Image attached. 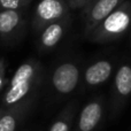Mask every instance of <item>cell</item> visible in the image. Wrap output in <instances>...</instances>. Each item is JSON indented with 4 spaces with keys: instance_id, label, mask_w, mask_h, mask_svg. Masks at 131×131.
<instances>
[{
    "instance_id": "obj_14",
    "label": "cell",
    "mask_w": 131,
    "mask_h": 131,
    "mask_svg": "<svg viewBox=\"0 0 131 131\" xmlns=\"http://www.w3.org/2000/svg\"><path fill=\"white\" fill-rule=\"evenodd\" d=\"M7 83L6 78V61L2 58H0V93L5 89V85Z\"/></svg>"
},
{
    "instance_id": "obj_13",
    "label": "cell",
    "mask_w": 131,
    "mask_h": 131,
    "mask_svg": "<svg viewBox=\"0 0 131 131\" xmlns=\"http://www.w3.org/2000/svg\"><path fill=\"white\" fill-rule=\"evenodd\" d=\"M31 0H0V10H21Z\"/></svg>"
},
{
    "instance_id": "obj_15",
    "label": "cell",
    "mask_w": 131,
    "mask_h": 131,
    "mask_svg": "<svg viewBox=\"0 0 131 131\" xmlns=\"http://www.w3.org/2000/svg\"><path fill=\"white\" fill-rule=\"evenodd\" d=\"M92 0H67L68 5H69V8L72 9H78L82 8V7L88 6Z\"/></svg>"
},
{
    "instance_id": "obj_10",
    "label": "cell",
    "mask_w": 131,
    "mask_h": 131,
    "mask_svg": "<svg viewBox=\"0 0 131 131\" xmlns=\"http://www.w3.org/2000/svg\"><path fill=\"white\" fill-rule=\"evenodd\" d=\"M69 28V20L63 18L45 27L39 32V48L41 51H52L55 48Z\"/></svg>"
},
{
    "instance_id": "obj_7",
    "label": "cell",
    "mask_w": 131,
    "mask_h": 131,
    "mask_svg": "<svg viewBox=\"0 0 131 131\" xmlns=\"http://www.w3.org/2000/svg\"><path fill=\"white\" fill-rule=\"evenodd\" d=\"M124 0H92L88 5L85 14V34L90 36L91 32L111 15Z\"/></svg>"
},
{
    "instance_id": "obj_2",
    "label": "cell",
    "mask_w": 131,
    "mask_h": 131,
    "mask_svg": "<svg viewBox=\"0 0 131 131\" xmlns=\"http://www.w3.org/2000/svg\"><path fill=\"white\" fill-rule=\"evenodd\" d=\"M131 28V1L124 0L89 36L97 44H106L121 38Z\"/></svg>"
},
{
    "instance_id": "obj_8",
    "label": "cell",
    "mask_w": 131,
    "mask_h": 131,
    "mask_svg": "<svg viewBox=\"0 0 131 131\" xmlns=\"http://www.w3.org/2000/svg\"><path fill=\"white\" fill-rule=\"evenodd\" d=\"M24 29L22 10H0V38L13 41L20 37Z\"/></svg>"
},
{
    "instance_id": "obj_5",
    "label": "cell",
    "mask_w": 131,
    "mask_h": 131,
    "mask_svg": "<svg viewBox=\"0 0 131 131\" xmlns=\"http://www.w3.org/2000/svg\"><path fill=\"white\" fill-rule=\"evenodd\" d=\"M131 97V64L122 63L115 71L111 102V115L116 117Z\"/></svg>"
},
{
    "instance_id": "obj_1",
    "label": "cell",
    "mask_w": 131,
    "mask_h": 131,
    "mask_svg": "<svg viewBox=\"0 0 131 131\" xmlns=\"http://www.w3.org/2000/svg\"><path fill=\"white\" fill-rule=\"evenodd\" d=\"M44 75L43 66L29 59L17 67L2 97V108H10L28 100H35Z\"/></svg>"
},
{
    "instance_id": "obj_12",
    "label": "cell",
    "mask_w": 131,
    "mask_h": 131,
    "mask_svg": "<svg viewBox=\"0 0 131 131\" xmlns=\"http://www.w3.org/2000/svg\"><path fill=\"white\" fill-rule=\"evenodd\" d=\"M77 111H78V104L76 101L69 102L53 121L48 131H70L74 121L76 120Z\"/></svg>"
},
{
    "instance_id": "obj_4",
    "label": "cell",
    "mask_w": 131,
    "mask_h": 131,
    "mask_svg": "<svg viewBox=\"0 0 131 131\" xmlns=\"http://www.w3.org/2000/svg\"><path fill=\"white\" fill-rule=\"evenodd\" d=\"M69 5L67 0H39L35 8L32 27L36 32H40L45 27L67 18Z\"/></svg>"
},
{
    "instance_id": "obj_3",
    "label": "cell",
    "mask_w": 131,
    "mask_h": 131,
    "mask_svg": "<svg viewBox=\"0 0 131 131\" xmlns=\"http://www.w3.org/2000/svg\"><path fill=\"white\" fill-rule=\"evenodd\" d=\"M81 79V69L77 62L64 60L55 66L51 75L53 91L60 97L69 95L76 90Z\"/></svg>"
},
{
    "instance_id": "obj_6",
    "label": "cell",
    "mask_w": 131,
    "mask_h": 131,
    "mask_svg": "<svg viewBox=\"0 0 131 131\" xmlns=\"http://www.w3.org/2000/svg\"><path fill=\"white\" fill-rule=\"evenodd\" d=\"M105 115V98L99 94L86 102L76 117L74 131H99Z\"/></svg>"
},
{
    "instance_id": "obj_11",
    "label": "cell",
    "mask_w": 131,
    "mask_h": 131,
    "mask_svg": "<svg viewBox=\"0 0 131 131\" xmlns=\"http://www.w3.org/2000/svg\"><path fill=\"white\" fill-rule=\"evenodd\" d=\"M34 101L35 100H28L5 109L0 118V131H17L20 124L31 109Z\"/></svg>"
},
{
    "instance_id": "obj_16",
    "label": "cell",
    "mask_w": 131,
    "mask_h": 131,
    "mask_svg": "<svg viewBox=\"0 0 131 131\" xmlns=\"http://www.w3.org/2000/svg\"><path fill=\"white\" fill-rule=\"evenodd\" d=\"M4 111H5V108H2V107H0V118H1L2 114H4Z\"/></svg>"
},
{
    "instance_id": "obj_9",
    "label": "cell",
    "mask_w": 131,
    "mask_h": 131,
    "mask_svg": "<svg viewBox=\"0 0 131 131\" xmlns=\"http://www.w3.org/2000/svg\"><path fill=\"white\" fill-rule=\"evenodd\" d=\"M114 72V63L111 60L101 59L93 62L83 74V83L86 89H93L106 83Z\"/></svg>"
}]
</instances>
